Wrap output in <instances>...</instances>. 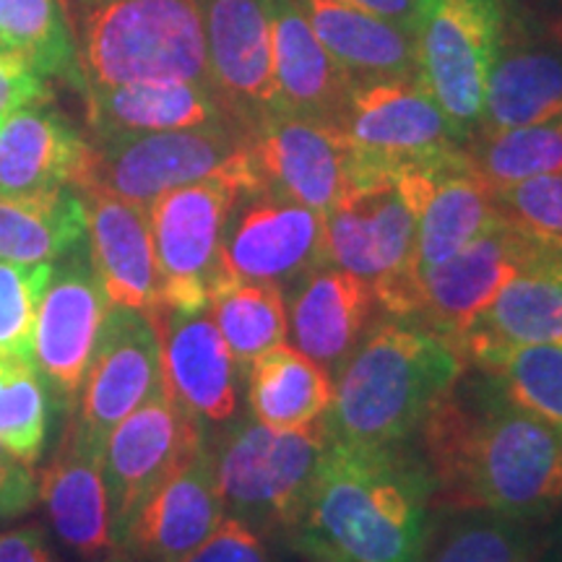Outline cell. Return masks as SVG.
<instances>
[{
  "instance_id": "35",
  "label": "cell",
  "mask_w": 562,
  "mask_h": 562,
  "mask_svg": "<svg viewBox=\"0 0 562 562\" xmlns=\"http://www.w3.org/2000/svg\"><path fill=\"white\" fill-rule=\"evenodd\" d=\"M0 40L24 53L47 79L81 89L66 0H0Z\"/></svg>"
},
{
  "instance_id": "45",
  "label": "cell",
  "mask_w": 562,
  "mask_h": 562,
  "mask_svg": "<svg viewBox=\"0 0 562 562\" xmlns=\"http://www.w3.org/2000/svg\"><path fill=\"white\" fill-rule=\"evenodd\" d=\"M539 16V21H542L544 24V30L552 34L554 40L560 42L562 45V0L558 5H554V9H550V11H544V13H537Z\"/></svg>"
},
{
  "instance_id": "3",
  "label": "cell",
  "mask_w": 562,
  "mask_h": 562,
  "mask_svg": "<svg viewBox=\"0 0 562 562\" xmlns=\"http://www.w3.org/2000/svg\"><path fill=\"white\" fill-rule=\"evenodd\" d=\"M463 370L451 344L417 321L396 315L375 321L334 378L326 414L331 438L351 448L412 442Z\"/></svg>"
},
{
  "instance_id": "22",
  "label": "cell",
  "mask_w": 562,
  "mask_h": 562,
  "mask_svg": "<svg viewBox=\"0 0 562 562\" xmlns=\"http://www.w3.org/2000/svg\"><path fill=\"white\" fill-rule=\"evenodd\" d=\"M284 300L294 347L331 378L378 321V300L368 281L331 263L315 266L300 277L284 292Z\"/></svg>"
},
{
  "instance_id": "36",
  "label": "cell",
  "mask_w": 562,
  "mask_h": 562,
  "mask_svg": "<svg viewBox=\"0 0 562 562\" xmlns=\"http://www.w3.org/2000/svg\"><path fill=\"white\" fill-rule=\"evenodd\" d=\"M467 157L492 191L539 175H558L562 172V117L476 136L467 144Z\"/></svg>"
},
{
  "instance_id": "41",
  "label": "cell",
  "mask_w": 562,
  "mask_h": 562,
  "mask_svg": "<svg viewBox=\"0 0 562 562\" xmlns=\"http://www.w3.org/2000/svg\"><path fill=\"white\" fill-rule=\"evenodd\" d=\"M40 102H53L50 79L24 53L0 40V121L13 110Z\"/></svg>"
},
{
  "instance_id": "12",
  "label": "cell",
  "mask_w": 562,
  "mask_h": 562,
  "mask_svg": "<svg viewBox=\"0 0 562 562\" xmlns=\"http://www.w3.org/2000/svg\"><path fill=\"white\" fill-rule=\"evenodd\" d=\"M326 263V214L269 188L243 193L224 227L216 277L281 290ZM214 277V279H216Z\"/></svg>"
},
{
  "instance_id": "17",
  "label": "cell",
  "mask_w": 562,
  "mask_h": 562,
  "mask_svg": "<svg viewBox=\"0 0 562 562\" xmlns=\"http://www.w3.org/2000/svg\"><path fill=\"white\" fill-rule=\"evenodd\" d=\"M209 79L245 131L279 112L266 0H201Z\"/></svg>"
},
{
  "instance_id": "10",
  "label": "cell",
  "mask_w": 562,
  "mask_h": 562,
  "mask_svg": "<svg viewBox=\"0 0 562 562\" xmlns=\"http://www.w3.org/2000/svg\"><path fill=\"white\" fill-rule=\"evenodd\" d=\"M341 131L355 149L357 180L467 157V144L419 79L357 81Z\"/></svg>"
},
{
  "instance_id": "20",
  "label": "cell",
  "mask_w": 562,
  "mask_h": 562,
  "mask_svg": "<svg viewBox=\"0 0 562 562\" xmlns=\"http://www.w3.org/2000/svg\"><path fill=\"white\" fill-rule=\"evenodd\" d=\"M224 513L206 440L146 497L117 542L112 562H178L222 524Z\"/></svg>"
},
{
  "instance_id": "44",
  "label": "cell",
  "mask_w": 562,
  "mask_h": 562,
  "mask_svg": "<svg viewBox=\"0 0 562 562\" xmlns=\"http://www.w3.org/2000/svg\"><path fill=\"white\" fill-rule=\"evenodd\" d=\"M347 3L375 13V16L389 19L409 32H414V26H417L419 0H347Z\"/></svg>"
},
{
  "instance_id": "14",
  "label": "cell",
  "mask_w": 562,
  "mask_h": 562,
  "mask_svg": "<svg viewBox=\"0 0 562 562\" xmlns=\"http://www.w3.org/2000/svg\"><path fill=\"white\" fill-rule=\"evenodd\" d=\"M206 440V427L161 389L104 440L102 474L110 495L115 550L131 518Z\"/></svg>"
},
{
  "instance_id": "21",
  "label": "cell",
  "mask_w": 562,
  "mask_h": 562,
  "mask_svg": "<svg viewBox=\"0 0 562 562\" xmlns=\"http://www.w3.org/2000/svg\"><path fill=\"white\" fill-rule=\"evenodd\" d=\"M165 389L203 427H220L240 409V368L232 360L209 305L180 313L154 311Z\"/></svg>"
},
{
  "instance_id": "42",
  "label": "cell",
  "mask_w": 562,
  "mask_h": 562,
  "mask_svg": "<svg viewBox=\"0 0 562 562\" xmlns=\"http://www.w3.org/2000/svg\"><path fill=\"white\" fill-rule=\"evenodd\" d=\"M0 562H63L45 526L26 524L0 531Z\"/></svg>"
},
{
  "instance_id": "38",
  "label": "cell",
  "mask_w": 562,
  "mask_h": 562,
  "mask_svg": "<svg viewBox=\"0 0 562 562\" xmlns=\"http://www.w3.org/2000/svg\"><path fill=\"white\" fill-rule=\"evenodd\" d=\"M501 222L562 250V172L539 175L492 191Z\"/></svg>"
},
{
  "instance_id": "24",
  "label": "cell",
  "mask_w": 562,
  "mask_h": 562,
  "mask_svg": "<svg viewBox=\"0 0 562 562\" xmlns=\"http://www.w3.org/2000/svg\"><path fill=\"white\" fill-rule=\"evenodd\" d=\"M83 201L91 269L104 297L110 305L159 311V269L146 206L108 193H83Z\"/></svg>"
},
{
  "instance_id": "40",
  "label": "cell",
  "mask_w": 562,
  "mask_h": 562,
  "mask_svg": "<svg viewBox=\"0 0 562 562\" xmlns=\"http://www.w3.org/2000/svg\"><path fill=\"white\" fill-rule=\"evenodd\" d=\"M178 562H277L271 537L245 524L243 518L224 516L214 533L180 558Z\"/></svg>"
},
{
  "instance_id": "13",
  "label": "cell",
  "mask_w": 562,
  "mask_h": 562,
  "mask_svg": "<svg viewBox=\"0 0 562 562\" xmlns=\"http://www.w3.org/2000/svg\"><path fill=\"white\" fill-rule=\"evenodd\" d=\"M165 389L159 328L151 313L110 305L100 339L83 375L79 402L68 414L89 446L104 440L121 422Z\"/></svg>"
},
{
  "instance_id": "7",
  "label": "cell",
  "mask_w": 562,
  "mask_h": 562,
  "mask_svg": "<svg viewBox=\"0 0 562 562\" xmlns=\"http://www.w3.org/2000/svg\"><path fill=\"white\" fill-rule=\"evenodd\" d=\"M521 0H419L417 76L469 144L482 125L492 63Z\"/></svg>"
},
{
  "instance_id": "23",
  "label": "cell",
  "mask_w": 562,
  "mask_h": 562,
  "mask_svg": "<svg viewBox=\"0 0 562 562\" xmlns=\"http://www.w3.org/2000/svg\"><path fill=\"white\" fill-rule=\"evenodd\" d=\"M279 112L341 128L355 81L313 32L300 0H266Z\"/></svg>"
},
{
  "instance_id": "43",
  "label": "cell",
  "mask_w": 562,
  "mask_h": 562,
  "mask_svg": "<svg viewBox=\"0 0 562 562\" xmlns=\"http://www.w3.org/2000/svg\"><path fill=\"white\" fill-rule=\"evenodd\" d=\"M37 503V482L26 463L0 472V524L26 516Z\"/></svg>"
},
{
  "instance_id": "46",
  "label": "cell",
  "mask_w": 562,
  "mask_h": 562,
  "mask_svg": "<svg viewBox=\"0 0 562 562\" xmlns=\"http://www.w3.org/2000/svg\"><path fill=\"white\" fill-rule=\"evenodd\" d=\"M19 463H24V461H19L16 456H13L9 448L3 446V442H0V472H5V469H13V467H19Z\"/></svg>"
},
{
  "instance_id": "31",
  "label": "cell",
  "mask_w": 562,
  "mask_h": 562,
  "mask_svg": "<svg viewBox=\"0 0 562 562\" xmlns=\"http://www.w3.org/2000/svg\"><path fill=\"white\" fill-rule=\"evenodd\" d=\"M87 240V201L74 186L0 195V261L53 263Z\"/></svg>"
},
{
  "instance_id": "27",
  "label": "cell",
  "mask_w": 562,
  "mask_h": 562,
  "mask_svg": "<svg viewBox=\"0 0 562 562\" xmlns=\"http://www.w3.org/2000/svg\"><path fill=\"white\" fill-rule=\"evenodd\" d=\"M562 344V250L547 248L501 286L480 321L459 341V357L476 347Z\"/></svg>"
},
{
  "instance_id": "2",
  "label": "cell",
  "mask_w": 562,
  "mask_h": 562,
  "mask_svg": "<svg viewBox=\"0 0 562 562\" xmlns=\"http://www.w3.org/2000/svg\"><path fill=\"white\" fill-rule=\"evenodd\" d=\"M435 516L412 442L351 448L331 438L290 542L313 562H419Z\"/></svg>"
},
{
  "instance_id": "39",
  "label": "cell",
  "mask_w": 562,
  "mask_h": 562,
  "mask_svg": "<svg viewBox=\"0 0 562 562\" xmlns=\"http://www.w3.org/2000/svg\"><path fill=\"white\" fill-rule=\"evenodd\" d=\"M50 271L53 263L0 261V351L5 355L32 357L34 318Z\"/></svg>"
},
{
  "instance_id": "37",
  "label": "cell",
  "mask_w": 562,
  "mask_h": 562,
  "mask_svg": "<svg viewBox=\"0 0 562 562\" xmlns=\"http://www.w3.org/2000/svg\"><path fill=\"white\" fill-rule=\"evenodd\" d=\"M53 398L32 357L0 351V442L32 467L50 430Z\"/></svg>"
},
{
  "instance_id": "18",
  "label": "cell",
  "mask_w": 562,
  "mask_h": 562,
  "mask_svg": "<svg viewBox=\"0 0 562 562\" xmlns=\"http://www.w3.org/2000/svg\"><path fill=\"white\" fill-rule=\"evenodd\" d=\"M37 501L45 510V529L60 554L66 552L76 562H108L115 558L102 451L81 438L70 417L58 448L42 469Z\"/></svg>"
},
{
  "instance_id": "9",
  "label": "cell",
  "mask_w": 562,
  "mask_h": 562,
  "mask_svg": "<svg viewBox=\"0 0 562 562\" xmlns=\"http://www.w3.org/2000/svg\"><path fill=\"white\" fill-rule=\"evenodd\" d=\"M250 133L235 123L89 138L74 188L149 206L157 195L229 170L248 154Z\"/></svg>"
},
{
  "instance_id": "4",
  "label": "cell",
  "mask_w": 562,
  "mask_h": 562,
  "mask_svg": "<svg viewBox=\"0 0 562 562\" xmlns=\"http://www.w3.org/2000/svg\"><path fill=\"white\" fill-rule=\"evenodd\" d=\"M83 89L128 83H206V37L201 0H74ZM214 89V87H211Z\"/></svg>"
},
{
  "instance_id": "5",
  "label": "cell",
  "mask_w": 562,
  "mask_h": 562,
  "mask_svg": "<svg viewBox=\"0 0 562 562\" xmlns=\"http://www.w3.org/2000/svg\"><path fill=\"white\" fill-rule=\"evenodd\" d=\"M206 446L224 513L271 539H292L331 446L328 419L271 430L250 414H235L214 435L206 432Z\"/></svg>"
},
{
  "instance_id": "15",
  "label": "cell",
  "mask_w": 562,
  "mask_h": 562,
  "mask_svg": "<svg viewBox=\"0 0 562 562\" xmlns=\"http://www.w3.org/2000/svg\"><path fill=\"white\" fill-rule=\"evenodd\" d=\"M544 248L510 224H492L474 243L417 281L409 318L456 349L505 281Z\"/></svg>"
},
{
  "instance_id": "11",
  "label": "cell",
  "mask_w": 562,
  "mask_h": 562,
  "mask_svg": "<svg viewBox=\"0 0 562 562\" xmlns=\"http://www.w3.org/2000/svg\"><path fill=\"white\" fill-rule=\"evenodd\" d=\"M108 311L110 302L83 240L53 261L34 318L32 357L58 412L76 409Z\"/></svg>"
},
{
  "instance_id": "47",
  "label": "cell",
  "mask_w": 562,
  "mask_h": 562,
  "mask_svg": "<svg viewBox=\"0 0 562 562\" xmlns=\"http://www.w3.org/2000/svg\"><path fill=\"white\" fill-rule=\"evenodd\" d=\"M108 562H112V560H108Z\"/></svg>"
},
{
  "instance_id": "30",
  "label": "cell",
  "mask_w": 562,
  "mask_h": 562,
  "mask_svg": "<svg viewBox=\"0 0 562 562\" xmlns=\"http://www.w3.org/2000/svg\"><path fill=\"white\" fill-rule=\"evenodd\" d=\"M248 414L271 430H294L326 417L334 378L297 347L277 344L245 370Z\"/></svg>"
},
{
  "instance_id": "25",
  "label": "cell",
  "mask_w": 562,
  "mask_h": 562,
  "mask_svg": "<svg viewBox=\"0 0 562 562\" xmlns=\"http://www.w3.org/2000/svg\"><path fill=\"white\" fill-rule=\"evenodd\" d=\"M83 100H87L91 138L138 136V133L203 128V125L224 123L240 125L214 89L193 81L83 89Z\"/></svg>"
},
{
  "instance_id": "32",
  "label": "cell",
  "mask_w": 562,
  "mask_h": 562,
  "mask_svg": "<svg viewBox=\"0 0 562 562\" xmlns=\"http://www.w3.org/2000/svg\"><path fill=\"white\" fill-rule=\"evenodd\" d=\"M463 364L508 404L562 427V344L476 347Z\"/></svg>"
},
{
  "instance_id": "16",
  "label": "cell",
  "mask_w": 562,
  "mask_h": 562,
  "mask_svg": "<svg viewBox=\"0 0 562 562\" xmlns=\"http://www.w3.org/2000/svg\"><path fill=\"white\" fill-rule=\"evenodd\" d=\"M258 186L326 214L357 182V157L341 128L273 112L250 131Z\"/></svg>"
},
{
  "instance_id": "19",
  "label": "cell",
  "mask_w": 562,
  "mask_h": 562,
  "mask_svg": "<svg viewBox=\"0 0 562 562\" xmlns=\"http://www.w3.org/2000/svg\"><path fill=\"white\" fill-rule=\"evenodd\" d=\"M560 117L562 45L544 30L539 16L518 3L497 58L492 63L476 136L560 121Z\"/></svg>"
},
{
  "instance_id": "29",
  "label": "cell",
  "mask_w": 562,
  "mask_h": 562,
  "mask_svg": "<svg viewBox=\"0 0 562 562\" xmlns=\"http://www.w3.org/2000/svg\"><path fill=\"white\" fill-rule=\"evenodd\" d=\"M497 222L501 216L492 201V188L472 170L469 157L435 175L417 216L412 256L414 292L427 271L446 263Z\"/></svg>"
},
{
  "instance_id": "33",
  "label": "cell",
  "mask_w": 562,
  "mask_h": 562,
  "mask_svg": "<svg viewBox=\"0 0 562 562\" xmlns=\"http://www.w3.org/2000/svg\"><path fill=\"white\" fill-rule=\"evenodd\" d=\"M209 313L243 372L290 334L284 290L266 281L216 277L209 290Z\"/></svg>"
},
{
  "instance_id": "28",
  "label": "cell",
  "mask_w": 562,
  "mask_h": 562,
  "mask_svg": "<svg viewBox=\"0 0 562 562\" xmlns=\"http://www.w3.org/2000/svg\"><path fill=\"white\" fill-rule=\"evenodd\" d=\"M313 32L351 81L419 79L414 32L347 0H300Z\"/></svg>"
},
{
  "instance_id": "8",
  "label": "cell",
  "mask_w": 562,
  "mask_h": 562,
  "mask_svg": "<svg viewBox=\"0 0 562 562\" xmlns=\"http://www.w3.org/2000/svg\"><path fill=\"white\" fill-rule=\"evenodd\" d=\"M258 178L248 154L229 170L161 193L146 206L157 256L161 307L191 313L209 305L211 281L220 269L224 227L243 193Z\"/></svg>"
},
{
  "instance_id": "1",
  "label": "cell",
  "mask_w": 562,
  "mask_h": 562,
  "mask_svg": "<svg viewBox=\"0 0 562 562\" xmlns=\"http://www.w3.org/2000/svg\"><path fill=\"white\" fill-rule=\"evenodd\" d=\"M435 513L544 521L562 508V427L505 402L467 370L412 438Z\"/></svg>"
},
{
  "instance_id": "34",
  "label": "cell",
  "mask_w": 562,
  "mask_h": 562,
  "mask_svg": "<svg viewBox=\"0 0 562 562\" xmlns=\"http://www.w3.org/2000/svg\"><path fill=\"white\" fill-rule=\"evenodd\" d=\"M419 562H542V539L533 524L497 513H438Z\"/></svg>"
},
{
  "instance_id": "6",
  "label": "cell",
  "mask_w": 562,
  "mask_h": 562,
  "mask_svg": "<svg viewBox=\"0 0 562 562\" xmlns=\"http://www.w3.org/2000/svg\"><path fill=\"white\" fill-rule=\"evenodd\" d=\"M451 165L370 175L326 211V263L368 281L385 315H412L417 216L435 175Z\"/></svg>"
},
{
  "instance_id": "26",
  "label": "cell",
  "mask_w": 562,
  "mask_h": 562,
  "mask_svg": "<svg viewBox=\"0 0 562 562\" xmlns=\"http://www.w3.org/2000/svg\"><path fill=\"white\" fill-rule=\"evenodd\" d=\"M89 138L53 102L13 110L0 121V195L74 186Z\"/></svg>"
}]
</instances>
